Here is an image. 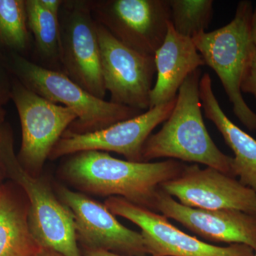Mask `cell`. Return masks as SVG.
<instances>
[{
	"instance_id": "cell-1",
	"label": "cell",
	"mask_w": 256,
	"mask_h": 256,
	"mask_svg": "<svg viewBox=\"0 0 256 256\" xmlns=\"http://www.w3.org/2000/svg\"><path fill=\"white\" fill-rule=\"evenodd\" d=\"M69 156L62 174L74 188L98 196L122 197L154 212H158L160 185L178 176L186 165L172 159L134 162L101 151L80 152Z\"/></svg>"
},
{
	"instance_id": "cell-2",
	"label": "cell",
	"mask_w": 256,
	"mask_h": 256,
	"mask_svg": "<svg viewBox=\"0 0 256 256\" xmlns=\"http://www.w3.org/2000/svg\"><path fill=\"white\" fill-rule=\"evenodd\" d=\"M201 78V70L198 68L185 79L170 117L161 130L144 142L142 162L171 158L206 165L233 176V158L216 146L204 122L200 97Z\"/></svg>"
},
{
	"instance_id": "cell-3",
	"label": "cell",
	"mask_w": 256,
	"mask_h": 256,
	"mask_svg": "<svg viewBox=\"0 0 256 256\" xmlns=\"http://www.w3.org/2000/svg\"><path fill=\"white\" fill-rule=\"evenodd\" d=\"M252 2L240 1L235 16L223 28L192 38L197 50L220 78L234 114L250 131H256V114L242 96V84L256 52L250 34Z\"/></svg>"
},
{
	"instance_id": "cell-4",
	"label": "cell",
	"mask_w": 256,
	"mask_h": 256,
	"mask_svg": "<svg viewBox=\"0 0 256 256\" xmlns=\"http://www.w3.org/2000/svg\"><path fill=\"white\" fill-rule=\"evenodd\" d=\"M12 70L23 85L54 104H62L77 116L68 128L76 134L95 132L142 114V111L98 98L63 72L45 68L22 56L12 55Z\"/></svg>"
},
{
	"instance_id": "cell-5",
	"label": "cell",
	"mask_w": 256,
	"mask_h": 256,
	"mask_svg": "<svg viewBox=\"0 0 256 256\" xmlns=\"http://www.w3.org/2000/svg\"><path fill=\"white\" fill-rule=\"evenodd\" d=\"M0 162L28 197V224L37 244L64 256H82L73 214L44 180L30 174L20 164L14 154L11 134L1 127Z\"/></svg>"
},
{
	"instance_id": "cell-6",
	"label": "cell",
	"mask_w": 256,
	"mask_h": 256,
	"mask_svg": "<svg viewBox=\"0 0 256 256\" xmlns=\"http://www.w3.org/2000/svg\"><path fill=\"white\" fill-rule=\"evenodd\" d=\"M60 63L64 73L92 95L104 99L97 22L90 1H64L60 13Z\"/></svg>"
},
{
	"instance_id": "cell-7",
	"label": "cell",
	"mask_w": 256,
	"mask_h": 256,
	"mask_svg": "<svg viewBox=\"0 0 256 256\" xmlns=\"http://www.w3.org/2000/svg\"><path fill=\"white\" fill-rule=\"evenodd\" d=\"M11 100L18 110L22 134L18 160L28 172L36 176L77 116L72 109L37 95L18 79L12 82Z\"/></svg>"
},
{
	"instance_id": "cell-8",
	"label": "cell",
	"mask_w": 256,
	"mask_h": 256,
	"mask_svg": "<svg viewBox=\"0 0 256 256\" xmlns=\"http://www.w3.org/2000/svg\"><path fill=\"white\" fill-rule=\"evenodd\" d=\"M90 6L118 41L144 55H154L171 22L169 0H95Z\"/></svg>"
},
{
	"instance_id": "cell-9",
	"label": "cell",
	"mask_w": 256,
	"mask_h": 256,
	"mask_svg": "<svg viewBox=\"0 0 256 256\" xmlns=\"http://www.w3.org/2000/svg\"><path fill=\"white\" fill-rule=\"evenodd\" d=\"M97 28L102 77L110 102L149 110L156 74L154 56L142 54L124 46L98 22Z\"/></svg>"
},
{
	"instance_id": "cell-10",
	"label": "cell",
	"mask_w": 256,
	"mask_h": 256,
	"mask_svg": "<svg viewBox=\"0 0 256 256\" xmlns=\"http://www.w3.org/2000/svg\"><path fill=\"white\" fill-rule=\"evenodd\" d=\"M105 206L114 216L129 220L141 229L146 252L152 256H252V248L242 244L216 246L184 233L164 216L138 206L122 197L110 196Z\"/></svg>"
},
{
	"instance_id": "cell-11",
	"label": "cell",
	"mask_w": 256,
	"mask_h": 256,
	"mask_svg": "<svg viewBox=\"0 0 256 256\" xmlns=\"http://www.w3.org/2000/svg\"><path fill=\"white\" fill-rule=\"evenodd\" d=\"M176 99L95 132L76 134L66 130L50 152V159L80 152L101 151L114 152L124 156L128 161L142 162L144 142L153 130L170 117Z\"/></svg>"
},
{
	"instance_id": "cell-12",
	"label": "cell",
	"mask_w": 256,
	"mask_h": 256,
	"mask_svg": "<svg viewBox=\"0 0 256 256\" xmlns=\"http://www.w3.org/2000/svg\"><path fill=\"white\" fill-rule=\"evenodd\" d=\"M184 206L205 210H238L256 215V194L238 180L197 164L184 168L178 176L160 186Z\"/></svg>"
},
{
	"instance_id": "cell-13",
	"label": "cell",
	"mask_w": 256,
	"mask_h": 256,
	"mask_svg": "<svg viewBox=\"0 0 256 256\" xmlns=\"http://www.w3.org/2000/svg\"><path fill=\"white\" fill-rule=\"evenodd\" d=\"M57 193L73 214L77 240L84 248L126 256L148 254L142 234L120 223L105 204L62 185Z\"/></svg>"
},
{
	"instance_id": "cell-14",
	"label": "cell",
	"mask_w": 256,
	"mask_h": 256,
	"mask_svg": "<svg viewBox=\"0 0 256 256\" xmlns=\"http://www.w3.org/2000/svg\"><path fill=\"white\" fill-rule=\"evenodd\" d=\"M158 212L176 220L202 238L242 244L256 252V215L238 210H205L182 204L160 188Z\"/></svg>"
},
{
	"instance_id": "cell-15",
	"label": "cell",
	"mask_w": 256,
	"mask_h": 256,
	"mask_svg": "<svg viewBox=\"0 0 256 256\" xmlns=\"http://www.w3.org/2000/svg\"><path fill=\"white\" fill-rule=\"evenodd\" d=\"M154 57L156 80L152 89L150 109L174 100L188 76L205 65L192 38L178 34L171 22Z\"/></svg>"
},
{
	"instance_id": "cell-16",
	"label": "cell",
	"mask_w": 256,
	"mask_h": 256,
	"mask_svg": "<svg viewBox=\"0 0 256 256\" xmlns=\"http://www.w3.org/2000/svg\"><path fill=\"white\" fill-rule=\"evenodd\" d=\"M202 107L207 119L212 121L234 152V178L256 194V140L244 132L227 117L214 95L210 74H205L200 82Z\"/></svg>"
},
{
	"instance_id": "cell-17",
	"label": "cell",
	"mask_w": 256,
	"mask_h": 256,
	"mask_svg": "<svg viewBox=\"0 0 256 256\" xmlns=\"http://www.w3.org/2000/svg\"><path fill=\"white\" fill-rule=\"evenodd\" d=\"M28 216V206L0 188V256H30L41 248L32 236Z\"/></svg>"
},
{
	"instance_id": "cell-18",
	"label": "cell",
	"mask_w": 256,
	"mask_h": 256,
	"mask_svg": "<svg viewBox=\"0 0 256 256\" xmlns=\"http://www.w3.org/2000/svg\"><path fill=\"white\" fill-rule=\"evenodd\" d=\"M25 4L38 56L50 63L60 62V18L45 9L40 0H25Z\"/></svg>"
},
{
	"instance_id": "cell-19",
	"label": "cell",
	"mask_w": 256,
	"mask_h": 256,
	"mask_svg": "<svg viewBox=\"0 0 256 256\" xmlns=\"http://www.w3.org/2000/svg\"><path fill=\"white\" fill-rule=\"evenodd\" d=\"M170 21L175 31L192 38L206 31L213 16L212 0H169Z\"/></svg>"
},
{
	"instance_id": "cell-20",
	"label": "cell",
	"mask_w": 256,
	"mask_h": 256,
	"mask_svg": "<svg viewBox=\"0 0 256 256\" xmlns=\"http://www.w3.org/2000/svg\"><path fill=\"white\" fill-rule=\"evenodd\" d=\"M25 0H0V43L22 52L30 44Z\"/></svg>"
},
{
	"instance_id": "cell-21",
	"label": "cell",
	"mask_w": 256,
	"mask_h": 256,
	"mask_svg": "<svg viewBox=\"0 0 256 256\" xmlns=\"http://www.w3.org/2000/svg\"><path fill=\"white\" fill-rule=\"evenodd\" d=\"M12 86V82L10 84L4 69L0 65V124L4 119V106L11 99Z\"/></svg>"
},
{
	"instance_id": "cell-22",
	"label": "cell",
	"mask_w": 256,
	"mask_h": 256,
	"mask_svg": "<svg viewBox=\"0 0 256 256\" xmlns=\"http://www.w3.org/2000/svg\"><path fill=\"white\" fill-rule=\"evenodd\" d=\"M242 92L254 96L256 100V52L242 80Z\"/></svg>"
},
{
	"instance_id": "cell-23",
	"label": "cell",
	"mask_w": 256,
	"mask_h": 256,
	"mask_svg": "<svg viewBox=\"0 0 256 256\" xmlns=\"http://www.w3.org/2000/svg\"><path fill=\"white\" fill-rule=\"evenodd\" d=\"M40 3L44 8L48 10L52 14L60 18V8L64 1L62 0H40Z\"/></svg>"
},
{
	"instance_id": "cell-24",
	"label": "cell",
	"mask_w": 256,
	"mask_h": 256,
	"mask_svg": "<svg viewBox=\"0 0 256 256\" xmlns=\"http://www.w3.org/2000/svg\"><path fill=\"white\" fill-rule=\"evenodd\" d=\"M84 256H126L114 254V252H108V250H100V249H92L84 248Z\"/></svg>"
},
{
	"instance_id": "cell-25",
	"label": "cell",
	"mask_w": 256,
	"mask_h": 256,
	"mask_svg": "<svg viewBox=\"0 0 256 256\" xmlns=\"http://www.w3.org/2000/svg\"><path fill=\"white\" fill-rule=\"evenodd\" d=\"M30 256H64L58 252H54V250H50V249L46 248H40L38 250L34 252Z\"/></svg>"
},
{
	"instance_id": "cell-26",
	"label": "cell",
	"mask_w": 256,
	"mask_h": 256,
	"mask_svg": "<svg viewBox=\"0 0 256 256\" xmlns=\"http://www.w3.org/2000/svg\"><path fill=\"white\" fill-rule=\"evenodd\" d=\"M250 34L252 42L256 46V9L252 11V20H250Z\"/></svg>"
},
{
	"instance_id": "cell-27",
	"label": "cell",
	"mask_w": 256,
	"mask_h": 256,
	"mask_svg": "<svg viewBox=\"0 0 256 256\" xmlns=\"http://www.w3.org/2000/svg\"><path fill=\"white\" fill-rule=\"evenodd\" d=\"M252 256H256V252H255V254H254V255Z\"/></svg>"
}]
</instances>
